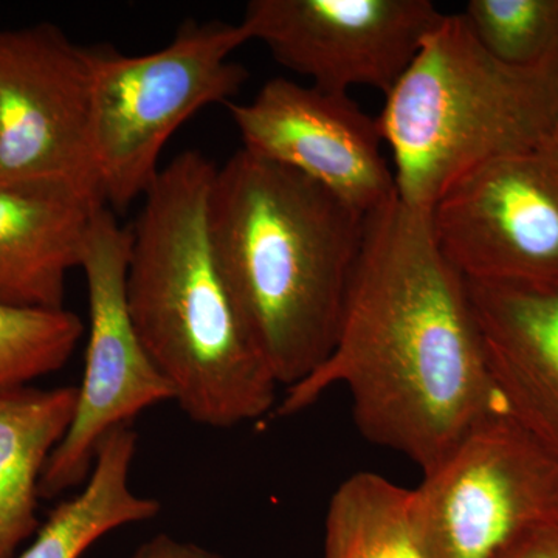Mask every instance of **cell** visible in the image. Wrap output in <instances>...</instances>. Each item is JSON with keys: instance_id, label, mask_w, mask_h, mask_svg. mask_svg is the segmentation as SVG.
<instances>
[{"instance_id": "cell-18", "label": "cell", "mask_w": 558, "mask_h": 558, "mask_svg": "<svg viewBox=\"0 0 558 558\" xmlns=\"http://www.w3.org/2000/svg\"><path fill=\"white\" fill-rule=\"evenodd\" d=\"M465 24L492 57L532 68L558 54V0H469Z\"/></svg>"}, {"instance_id": "cell-16", "label": "cell", "mask_w": 558, "mask_h": 558, "mask_svg": "<svg viewBox=\"0 0 558 558\" xmlns=\"http://www.w3.org/2000/svg\"><path fill=\"white\" fill-rule=\"evenodd\" d=\"M323 558H427L413 488L373 472L344 480L329 501Z\"/></svg>"}, {"instance_id": "cell-3", "label": "cell", "mask_w": 558, "mask_h": 558, "mask_svg": "<svg viewBox=\"0 0 558 558\" xmlns=\"http://www.w3.org/2000/svg\"><path fill=\"white\" fill-rule=\"evenodd\" d=\"M366 216L244 148L216 170V253L279 387L310 377L332 351Z\"/></svg>"}, {"instance_id": "cell-13", "label": "cell", "mask_w": 558, "mask_h": 558, "mask_svg": "<svg viewBox=\"0 0 558 558\" xmlns=\"http://www.w3.org/2000/svg\"><path fill=\"white\" fill-rule=\"evenodd\" d=\"M105 202L69 180L0 182V304L64 310L69 271L81 267Z\"/></svg>"}, {"instance_id": "cell-14", "label": "cell", "mask_w": 558, "mask_h": 558, "mask_svg": "<svg viewBox=\"0 0 558 558\" xmlns=\"http://www.w3.org/2000/svg\"><path fill=\"white\" fill-rule=\"evenodd\" d=\"M78 387L0 391V558L38 532L39 483L72 424Z\"/></svg>"}, {"instance_id": "cell-10", "label": "cell", "mask_w": 558, "mask_h": 558, "mask_svg": "<svg viewBox=\"0 0 558 558\" xmlns=\"http://www.w3.org/2000/svg\"><path fill=\"white\" fill-rule=\"evenodd\" d=\"M90 117V49L49 22L0 31V182L69 180L100 196Z\"/></svg>"}, {"instance_id": "cell-19", "label": "cell", "mask_w": 558, "mask_h": 558, "mask_svg": "<svg viewBox=\"0 0 558 558\" xmlns=\"http://www.w3.org/2000/svg\"><path fill=\"white\" fill-rule=\"evenodd\" d=\"M126 558H220L218 554L194 543L182 542L168 534H159L140 545Z\"/></svg>"}, {"instance_id": "cell-1", "label": "cell", "mask_w": 558, "mask_h": 558, "mask_svg": "<svg viewBox=\"0 0 558 558\" xmlns=\"http://www.w3.org/2000/svg\"><path fill=\"white\" fill-rule=\"evenodd\" d=\"M348 389L374 446L435 468L473 428L506 413L488 371L468 279L447 258L429 209L396 197L366 216L336 343L274 416Z\"/></svg>"}, {"instance_id": "cell-9", "label": "cell", "mask_w": 558, "mask_h": 558, "mask_svg": "<svg viewBox=\"0 0 558 558\" xmlns=\"http://www.w3.org/2000/svg\"><path fill=\"white\" fill-rule=\"evenodd\" d=\"M442 17L429 0H252L240 24L311 86L388 95Z\"/></svg>"}, {"instance_id": "cell-6", "label": "cell", "mask_w": 558, "mask_h": 558, "mask_svg": "<svg viewBox=\"0 0 558 558\" xmlns=\"http://www.w3.org/2000/svg\"><path fill=\"white\" fill-rule=\"evenodd\" d=\"M427 558H501L558 523V462L508 413L465 436L413 488Z\"/></svg>"}, {"instance_id": "cell-8", "label": "cell", "mask_w": 558, "mask_h": 558, "mask_svg": "<svg viewBox=\"0 0 558 558\" xmlns=\"http://www.w3.org/2000/svg\"><path fill=\"white\" fill-rule=\"evenodd\" d=\"M429 215L469 281L558 284V130L462 175Z\"/></svg>"}, {"instance_id": "cell-15", "label": "cell", "mask_w": 558, "mask_h": 558, "mask_svg": "<svg viewBox=\"0 0 558 558\" xmlns=\"http://www.w3.org/2000/svg\"><path fill=\"white\" fill-rule=\"evenodd\" d=\"M137 447L132 424L109 432L95 453L86 486L51 510L28 548L14 558H81L110 532L156 519L160 502L131 487Z\"/></svg>"}, {"instance_id": "cell-2", "label": "cell", "mask_w": 558, "mask_h": 558, "mask_svg": "<svg viewBox=\"0 0 558 558\" xmlns=\"http://www.w3.org/2000/svg\"><path fill=\"white\" fill-rule=\"evenodd\" d=\"M216 170L197 150L161 168L131 229L126 296L138 339L180 410L205 427L231 428L274 414L279 384L216 253Z\"/></svg>"}, {"instance_id": "cell-17", "label": "cell", "mask_w": 558, "mask_h": 558, "mask_svg": "<svg viewBox=\"0 0 558 558\" xmlns=\"http://www.w3.org/2000/svg\"><path fill=\"white\" fill-rule=\"evenodd\" d=\"M84 325L68 310L0 304V391L28 387L62 369L83 339Z\"/></svg>"}, {"instance_id": "cell-20", "label": "cell", "mask_w": 558, "mask_h": 558, "mask_svg": "<svg viewBox=\"0 0 558 558\" xmlns=\"http://www.w3.org/2000/svg\"><path fill=\"white\" fill-rule=\"evenodd\" d=\"M501 558H558V523L535 529Z\"/></svg>"}, {"instance_id": "cell-7", "label": "cell", "mask_w": 558, "mask_h": 558, "mask_svg": "<svg viewBox=\"0 0 558 558\" xmlns=\"http://www.w3.org/2000/svg\"><path fill=\"white\" fill-rule=\"evenodd\" d=\"M131 229L112 209L95 216L83 260L89 299L86 365L75 414L39 483L40 498H57L90 475L101 439L142 411L172 400L170 385L149 359L132 323L126 296Z\"/></svg>"}, {"instance_id": "cell-4", "label": "cell", "mask_w": 558, "mask_h": 558, "mask_svg": "<svg viewBox=\"0 0 558 558\" xmlns=\"http://www.w3.org/2000/svg\"><path fill=\"white\" fill-rule=\"evenodd\" d=\"M377 119L399 199L432 209L462 175L558 130V54L506 64L462 14H444Z\"/></svg>"}, {"instance_id": "cell-11", "label": "cell", "mask_w": 558, "mask_h": 558, "mask_svg": "<svg viewBox=\"0 0 558 558\" xmlns=\"http://www.w3.org/2000/svg\"><path fill=\"white\" fill-rule=\"evenodd\" d=\"M227 109L242 148L306 175L363 215L398 197L379 119L349 94L274 78L252 101Z\"/></svg>"}, {"instance_id": "cell-5", "label": "cell", "mask_w": 558, "mask_h": 558, "mask_svg": "<svg viewBox=\"0 0 558 558\" xmlns=\"http://www.w3.org/2000/svg\"><path fill=\"white\" fill-rule=\"evenodd\" d=\"M247 43L241 24L189 21L153 53L90 47L92 161L106 207L123 211L145 197L179 128L207 106L233 101L248 72L230 54Z\"/></svg>"}, {"instance_id": "cell-12", "label": "cell", "mask_w": 558, "mask_h": 558, "mask_svg": "<svg viewBox=\"0 0 558 558\" xmlns=\"http://www.w3.org/2000/svg\"><path fill=\"white\" fill-rule=\"evenodd\" d=\"M468 282L506 413L558 462V284Z\"/></svg>"}]
</instances>
